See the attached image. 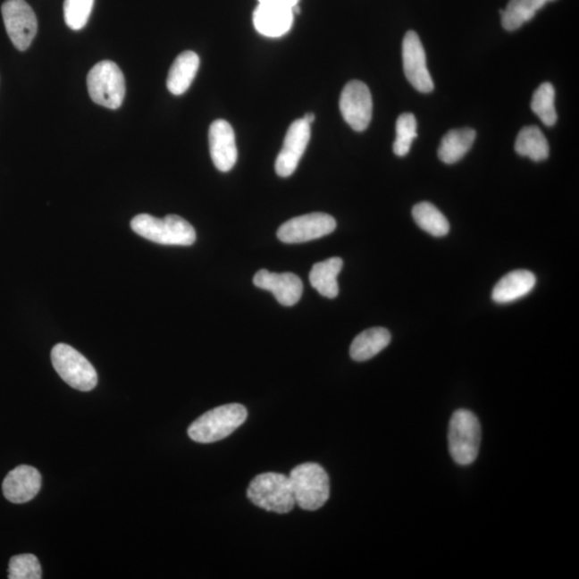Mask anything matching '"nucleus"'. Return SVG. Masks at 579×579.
I'll list each match as a JSON object with an SVG mask.
<instances>
[{"label": "nucleus", "mask_w": 579, "mask_h": 579, "mask_svg": "<svg viewBox=\"0 0 579 579\" xmlns=\"http://www.w3.org/2000/svg\"><path fill=\"white\" fill-rule=\"evenodd\" d=\"M343 262L340 257H331L323 262L316 263L309 273L311 286L322 297L335 298L340 293L337 277L342 270Z\"/></svg>", "instance_id": "nucleus-20"}, {"label": "nucleus", "mask_w": 579, "mask_h": 579, "mask_svg": "<svg viewBox=\"0 0 579 579\" xmlns=\"http://www.w3.org/2000/svg\"><path fill=\"white\" fill-rule=\"evenodd\" d=\"M315 116L314 113H307V114L304 115L303 120L306 122H308L309 125H311V123H313L315 122Z\"/></svg>", "instance_id": "nucleus-30"}, {"label": "nucleus", "mask_w": 579, "mask_h": 579, "mask_svg": "<svg viewBox=\"0 0 579 579\" xmlns=\"http://www.w3.org/2000/svg\"><path fill=\"white\" fill-rule=\"evenodd\" d=\"M515 150L523 157H529L535 163L546 160L550 155V145L536 126L524 127L518 133L516 142H515Z\"/></svg>", "instance_id": "nucleus-22"}, {"label": "nucleus", "mask_w": 579, "mask_h": 579, "mask_svg": "<svg viewBox=\"0 0 579 579\" xmlns=\"http://www.w3.org/2000/svg\"><path fill=\"white\" fill-rule=\"evenodd\" d=\"M336 227V220L330 214L311 213L288 220L279 228L277 238L286 244L305 243L334 232Z\"/></svg>", "instance_id": "nucleus-9"}, {"label": "nucleus", "mask_w": 579, "mask_h": 579, "mask_svg": "<svg viewBox=\"0 0 579 579\" xmlns=\"http://www.w3.org/2000/svg\"><path fill=\"white\" fill-rule=\"evenodd\" d=\"M10 579H41L42 570L35 555L23 554L11 558L8 568Z\"/></svg>", "instance_id": "nucleus-28"}, {"label": "nucleus", "mask_w": 579, "mask_h": 579, "mask_svg": "<svg viewBox=\"0 0 579 579\" xmlns=\"http://www.w3.org/2000/svg\"><path fill=\"white\" fill-rule=\"evenodd\" d=\"M549 2L551 0H509L506 10H500L503 29H518Z\"/></svg>", "instance_id": "nucleus-23"}, {"label": "nucleus", "mask_w": 579, "mask_h": 579, "mask_svg": "<svg viewBox=\"0 0 579 579\" xmlns=\"http://www.w3.org/2000/svg\"><path fill=\"white\" fill-rule=\"evenodd\" d=\"M88 88L95 104L116 110L125 99V77L115 63L100 62L88 75Z\"/></svg>", "instance_id": "nucleus-6"}, {"label": "nucleus", "mask_w": 579, "mask_h": 579, "mask_svg": "<svg viewBox=\"0 0 579 579\" xmlns=\"http://www.w3.org/2000/svg\"><path fill=\"white\" fill-rule=\"evenodd\" d=\"M51 359L54 369L71 388L89 391L98 383V374L93 365L66 343H58L53 348Z\"/></svg>", "instance_id": "nucleus-7"}, {"label": "nucleus", "mask_w": 579, "mask_h": 579, "mask_svg": "<svg viewBox=\"0 0 579 579\" xmlns=\"http://www.w3.org/2000/svg\"><path fill=\"white\" fill-rule=\"evenodd\" d=\"M295 504L305 511H316L330 498V477L323 466L306 463L290 472Z\"/></svg>", "instance_id": "nucleus-3"}, {"label": "nucleus", "mask_w": 579, "mask_h": 579, "mask_svg": "<svg viewBox=\"0 0 579 579\" xmlns=\"http://www.w3.org/2000/svg\"><path fill=\"white\" fill-rule=\"evenodd\" d=\"M41 474L34 466L21 465L10 471L3 482V492L8 501L21 504L34 499L41 488Z\"/></svg>", "instance_id": "nucleus-15"}, {"label": "nucleus", "mask_w": 579, "mask_h": 579, "mask_svg": "<svg viewBox=\"0 0 579 579\" xmlns=\"http://www.w3.org/2000/svg\"><path fill=\"white\" fill-rule=\"evenodd\" d=\"M476 138V132L471 128L454 129L442 138L438 149V155L442 163L453 164L457 163L469 152Z\"/></svg>", "instance_id": "nucleus-21"}, {"label": "nucleus", "mask_w": 579, "mask_h": 579, "mask_svg": "<svg viewBox=\"0 0 579 579\" xmlns=\"http://www.w3.org/2000/svg\"><path fill=\"white\" fill-rule=\"evenodd\" d=\"M536 278L529 271L518 270L507 273L492 290L491 298L498 304L515 302L533 291Z\"/></svg>", "instance_id": "nucleus-17"}, {"label": "nucleus", "mask_w": 579, "mask_h": 579, "mask_svg": "<svg viewBox=\"0 0 579 579\" xmlns=\"http://www.w3.org/2000/svg\"><path fill=\"white\" fill-rule=\"evenodd\" d=\"M482 431L474 412L459 409L453 413L449 426V449L456 464L469 466L479 456Z\"/></svg>", "instance_id": "nucleus-4"}, {"label": "nucleus", "mask_w": 579, "mask_h": 579, "mask_svg": "<svg viewBox=\"0 0 579 579\" xmlns=\"http://www.w3.org/2000/svg\"><path fill=\"white\" fill-rule=\"evenodd\" d=\"M95 0H64L63 18L69 29H83L88 24Z\"/></svg>", "instance_id": "nucleus-27"}, {"label": "nucleus", "mask_w": 579, "mask_h": 579, "mask_svg": "<svg viewBox=\"0 0 579 579\" xmlns=\"http://www.w3.org/2000/svg\"><path fill=\"white\" fill-rule=\"evenodd\" d=\"M340 107L343 120L353 130H366L373 117V98L368 86L351 80L340 95Z\"/></svg>", "instance_id": "nucleus-10"}, {"label": "nucleus", "mask_w": 579, "mask_h": 579, "mask_svg": "<svg viewBox=\"0 0 579 579\" xmlns=\"http://www.w3.org/2000/svg\"><path fill=\"white\" fill-rule=\"evenodd\" d=\"M309 139L310 125L303 118L290 125L283 147L276 159L275 170L278 176L289 177L294 173L308 147Z\"/></svg>", "instance_id": "nucleus-12"}, {"label": "nucleus", "mask_w": 579, "mask_h": 579, "mask_svg": "<svg viewBox=\"0 0 579 579\" xmlns=\"http://www.w3.org/2000/svg\"><path fill=\"white\" fill-rule=\"evenodd\" d=\"M198 67H200V58L197 54L192 51L180 54L172 64L166 80L170 93L176 96L185 94L195 80Z\"/></svg>", "instance_id": "nucleus-18"}, {"label": "nucleus", "mask_w": 579, "mask_h": 579, "mask_svg": "<svg viewBox=\"0 0 579 579\" xmlns=\"http://www.w3.org/2000/svg\"><path fill=\"white\" fill-rule=\"evenodd\" d=\"M412 216L416 224L434 238H443L449 232V223L444 214L429 202H421L413 207Z\"/></svg>", "instance_id": "nucleus-24"}, {"label": "nucleus", "mask_w": 579, "mask_h": 579, "mask_svg": "<svg viewBox=\"0 0 579 579\" xmlns=\"http://www.w3.org/2000/svg\"><path fill=\"white\" fill-rule=\"evenodd\" d=\"M531 110L540 118L545 126H554L557 122L555 107V88L550 83L539 86L531 101Z\"/></svg>", "instance_id": "nucleus-25"}, {"label": "nucleus", "mask_w": 579, "mask_h": 579, "mask_svg": "<svg viewBox=\"0 0 579 579\" xmlns=\"http://www.w3.org/2000/svg\"><path fill=\"white\" fill-rule=\"evenodd\" d=\"M390 332L383 327H373L354 338L350 356L357 362H365L377 356L390 345Z\"/></svg>", "instance_id": "nucleus-19"}, {"label": "nucleus", "mask_w": 579, "mask_h": 579, "mask_svg": "<svg viewBox=\"0 0 579 579\" xmlns=\"http://www.w3.org/2000/svg\"><path fill=\"white\" fill-rule=\"evenodd\" d=\"M247 496L249 500L265 511L287 514L295 507L291 482L288 476L266 472L250 482Z\"/></svg>", "instance_id": "nucleus-5"}, {"label": "nucleus", "mask_w": 579, "mask_h": 579, "mask_svg": "<svg viewBox=\"0 0 579 579\" xmlns=\"http://www.w3.org/2000/svg\"><path fill=\"white\" fill-rule=\"evenodd\" d=\"M208 139L214 166L222 172L232 170L238 161V147L232 126L223 120L214 121L209 127Z\"/></svg>", "instance_id": "nucleus-13"}, {"label": "nucleus", "mask_w": 579, "mask_h": 579, "mask_svg": "<svg viewBox=\"0 0 579 579\" xmlns=\"http://www.w3.org/2000/svg\"><path fill=\"white\" fill-rule=\"evenodd\" d=\"M254 283L257 288L272 292L278 303L287 307H291L302 298L303 282L292 273H277L261 270L256 273Z\"/></svg>", "instance_id": "nucleus-14"}, {"label": "nucleus", "mask_w": 579, "mask_h": 579, "mask_svg": "<svg viewBox=\"0 0 579 579\" xmlns=\"http://www.w3.org/2000/svg\"><path fill=\"white\" fill-rule=\"evenodd\" d=\"M299 0H259L260 4L278 5V7L292 9L298 4Z\"/></svg>", "instance_id": "nucleus-29"}, {"label": "nucleus", "mask_w": 579, "mask_h": 579, "mask_svg": "<svg viewBox=\"0 0 579 579\" xmlns=\"http://www.w3.org/2000/svg\"><path fill=\"white\" fill-rule=\"evenodd\" d=\"M402 63L406 78L413 88L424 94L433 90V80L427 69L426 53L415 31H407L402 41Z\"/></svg>", "instance_id": "nucleus-11"}, {"label": "nucleus", "mask_w": 579, "mask_h": 579, "mask_svg": "<svg viewBox=\"0 0 579 579\" xmlns=\"http://www.w3.org/2000/svg\"><path fill=\"white\" fill-rule=\"evenodd\" d=\"M292 9L259 4L254 13V25L257 32L270 38L286 35L293 25Z\"/></svg>", "instance_id": "nucleus-16"}, {"label": "nucleus", "mask_w": 579, "mask_h": 579, "mask_svg": "<svg viewBox=\"0 0 579 579\" xmlns=\"http://www.w3.org/2000/svg\"><path fill=\"white\" fill-rule=\"evenodd\" d=\"M131 229L143 239L161 245L191 246L197 239L195 228L176 214H168L164 219L148 214H138L131 220Z\"/></svg>", "instance_id": "nucleus-1"}, {"label": "nucleus", "mask_w": 579, "mask_h": 579, "mask_svg": "<svg viewBox=\"0 0 579 579\" xmlns=\"http://www.w3.org/2000/svg\"><path fill=\"white\" fill-rule=\"evenodd\" d=\"M248 416L246 407L239 404H229L214 407L193 422L188 434L197 443H213L230 436L243 425Z\"/></svg>", "instance_id": "nucleus-2"}, {"label": "nucleus", "mask_w": 579, "mask_h": 579, "mask_svg": "<svg viewBox=\"0 0 579 579\" xmlns=\"http://www.w3.org/2000/svg\"><path fill=\"white\" fill-rule=\"evenodd\" d=\"M2 13L11 42L18 50H27L38 31L34 10L25 0H7L3 4Z\"/></svg>", "instance_id": "nucleus-8"}, {"label": "nucleus", "mask_w": 579, "mask_h": 579, "mask_svg": "<svg viewBox=\"0 0 579 579\" xmlns=\"http://www.w3.org/2000/svg\"><path fill=\"white\" fill-rule=\"evenodd\" d=\"M417 137V122L411 113H404L396 122V138L393 145L395 155L405 157L410 152L411 145Z\"/></svg>", "instance_id": "nucleus-26"}]
</instances>
